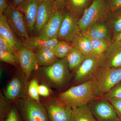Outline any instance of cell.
Listing matches in <instances>:
<instances>
[{
	"mask_svg": "<svg viewBox=\"0 0 121 121\" xmlns=\"http://www.w3.org/2000/svg\"><path fill=\"white\" fill-rule=\"evenodd\" d=\"M98 97L93 79L60 93L57 99L72 109L89 105Z\"/></svg>",
	"mask_w": 121,
	"mask_h": 121,
	"instance_id": "cell-1",
	"label": "cell"
},
{
	"mask_svg": "<svg viewBox=\"0 0 121 121\" xmlns=\"http://www.w3.org/2000/svg\"><path fill=\"white\" fill-rule=\"evenodd\" d=\"M110 13L106 0H94L78 21L81 33L84 34L91 26L107 20Z\"/></svg>",
	"mask_w": 121,
	"mask_h": 121,
	"instance_id": "cell-2",
	"label": "cell"
},
{
	"mask_svg": "<svg viewBox=\"0 0 121 121\" xmlns=\"http://www.w3.org/2000/svg\"><path fill=\"white\" fill-rule=\"evenodd\" d=\"M97 91L98 97L101 98L121 82V67H99L93 78Z\"/></svg>",
	"mask_w": 121,
	"mask_h": 121,
	"instance_id": "cell-3",
	"label": "cell"
},
{
	"mask_svg": "<svg viewBox=\"0 0 121 121\" xmlns=\"http://www.w3.org/2000/svg\"><path fill=\"white\" fill-rule=\"evenodd\" d=\"M16 107L21 121H50L44 106L33 99H19Z\"/></svg>",
	"mask_w": 121,
	"mask_h": 121,
	"instance_id": "cell-4",
	"label": "cell"
},
{
	"mask_svg": "<svg viewBox=\"0 0 121 121\" xmlns=\"http://www.w3.org/2000/svg\"><path fill=\"white\" fill-rule=\"evenodd\" d=\"M69 69L66 57L57 60L52 65L44 67L43 74L48 80L58 88L63 86L69 80Z\"/></svg>",
	"mask_w": 121,
	"mask_h": 121,
	"instance_id": "cell-5",
	"label": "cell"
},
{
	"mask_svg": "<svg viewBox=\"0 0 121 121\" xmlns=\"http://www.w3.org/2000/svg\"><path fill=\"white\" fill-rule=\"evenodd\" d=\"M12 30L22 43L29 37L23 15L17 8L9 5L4 13Z\"/></svg>",
	"mask_w": 121,
	"mask_h": 121,
	"instance_id": "cell-6",
	"label": "cell"
},
{
	"mask_svg": "<svg viewBox=\"0 0 121 121\" xmlns=\"http://www.w3.org/2000/svg\"><path fill=\"white\" fill-rule=\"evenodd\" d=\"M91 112L98 121H119L114 108L108 100L101 98L89 104Z\"/></svg>",
	"mask_w": 121,
	"mask_h": 121,
	"instance_id": "cell-7",
	"label": "cell"
},
{
	"mask_svg": "<svg viewBox=\"0 0 121 121\" xmlns=\"http://www.w3.org/2000/svg\"><path fill=\"white\" fill-rule=\"evenodd\" d=\"M78 21L67 9L65 10L63 18L58 35L59 41L65 40L70 43L82 34Z\"/></svg>",
	"mask_w": 121,
	"mask_h": 121,
	"instance_id": "cell-8",
	"label": "cell"
},
{
	"mask_svg": "<svg viewBox=\"0 0 121 121\" xmlns=\"http://www.w3.org/2000/svg\"><path fill=\"white\" fill-rule=\"evenodd\" d=\"M58 7L55 0H41L37 11L35 25V33L37 36L53 16Z\"/></svg>",
	"mask_w": 121,
	"mask_h": 121,
	"instance_id": "cell-9",
	"label": "cell"
},
{
	"mask_svg": "<svg viewBox=\"0 0 121 121\" xmlns=\"http://www.w3.org/2000/svg\"><path fill=\"white\" fill-rule=\"evenodd\" d=\"M43 105L50 121H70L72 109L57 99L48 100Z\"/></svg>",
	"mask_w": 121,
	"mask_h": 121,
	"instance_id": "cell-10",
	"label": "cell"
},
{
	"mask_svg": "<svg viewBox=\"0 0 121 121\" xmlns=\"http://www.w3.org/2000/svg\"><path fill=\"white\" fill-rule=\"evenodd\" d=\"M99 67H121V41H112L107 50L99 58Z\"/></svg>",
	"mask_w": 121,
	"mask_h": 121,
	"instance_id": "cell-11",
	"label": "cell"
},
{
	"mask_svg": "<svg viewBox=\"0 0 121 121\" xmlns=\"http://www.w3.org/2000/svg\"><path fill=\"white\" fill-rule=\"evenodd\" d=\"M65 9L58 7L53 16L44 26L37 36L40 39L49 40L52 39H58Z\"/></svg>",
	"mask_w": 121,
	"mask_h": 121,
	"instance_id": "cell-12",
	"label": "cell"
},
{
	"mask_svg": "<svg viewBox=\"0 0 121 121\" xmlns=\"http://www.w3.org/2000/svg\"><path fill=\"white\" fill-rule=\"evenodd\" d=\"M99 59L94 56L86 57L76 69L74 82L82 83L92 79L99 68Z\"/></svg>",
	"mask_w": 121,
	"mask_h": 121,
	"instance_id": "cell-13",
	"label": "cell"
},
{
	"mask_svg": "<svg viewBox=\"0 0 121 121\" xmlns=\"http://www.w3.org/2000/svg\"><path fill=\"white\" fill-rule=\"evenodd\" d=\"M41 0H25L17 8L23 14L29 33H35L37 11Z\"/></svg>",
	"mask_w": 121,
	"mask_h": 121,
	"instance_id": "cell-14",
	"label": "cell"
},
{
	"mask_svg": "<svg viewBox=\"0 0 121 121\" xmlns=\"http://www.w3.org/2000/svg\"><path fill=\"white\" fill-rule=\"evenodd\" d=\"M17 49L21 67L26 80H27L32 72L35 69L38 65L35 53L25 47L23 43L20 44Z\"/></svg>",
	"mask_w": 121,
	"mask_h": 121,
	"instance_id": "cell-15",
	"label": "cell"
},
{
	"mask_svg": "<svg viewBox=\"0 0 121 121\" xmlns=\"http://www.w3.org/2000/svg\"><path fill=\"white\" fill-rule=\"evenodd\" d=\"M25 79L19 75L16 76L12 79L4 91V95L6 98L13 101L27 98Z\"/></svg>",
	"mask_w": 121,
	"mask_h": 121,
	"instance_id": "cell-16",
	"label": "cell"
},
{
	"mask_svg": "<svg viewBox=\"0 0 121 121\" xmlns=\"http://www.w3.org/2000/svg\"><path fill=\"white\" fill-rule=\"evenodd\" d=\"M94 0H65V8L78 21Z\"/></svg>",
	"mask_w": 121,
	"mask_h": 121,
	"instance_id": "cell-17",
	"label": "cell"
},
{
	"mask_svg": "<svg viewBox=\"0 0 121 121\" xmlns=\"http://www.w3.org/2000/svg\"><path fill=\"white\" fill-rule=\"evenodd\" d=\"M59 41L58 39H52L49 40H43L36 36H29L23 43V44L26 48L35 52L42 48L53 49Z\"/></svg>",
	"mask_w": 121,
	"mask_h": 121,
	"instance_id": "cell-18",
	"label": "cell"
},
{
	"mask_svg": "<svg viewBox=\"0 0 121 121\" xmlns=\"http://www.w3.org/2000/svg\"><path fill=\"white\" fill-rule=\"evenodd\" d=\"M110 30L108 25L102 22L91 26L83 35L91 39L111 40Z\"/></svg>",
	"mask_w": 121,
	"mask_h": 121,
	"instance_id": "cell-19",
	"label": "cell"
},
{
	"mask_svg": "<svg viewBox=\"0 0 121 121\" xmlns=\"http://www.w3.org/2000/svg\"><path fill=\"white\" fill-rule=\"evenodd\" d=\"M0 35L9 41L17 48L20 44L23 43L17 39L4 14L0 15Z\"/></svg>",
	"mask_w": 121,
	"mask_h": 121,
	"instance_id": "cell-20",
	"label": "cell"
},
{
	"mask_svg": "<svg viewBox=\"0 0 121 121\" xmlns=\"http://www.w3.org/2000/svg\"><path fill=\"white\" fill-rule=\"evenodd\" d=\"M35 53L37 63L40 66H48L58 60L52 49L49 48H41Z\"/></svg>",
	"mask_w": 121,
	"mask_h": 121,
	"instance_id": "cell-21",
	"label": "cell"
},
{
	"mask_svg": "<svg viewBox=\"0 0 121 121\" xmlns=\"http://www.w3.org/2000/svg\"><path fill=\"white\" fill-rule=\"evenodd\" d=\"M71 43L74 48L82 53L86 58L94 56L91 39L86 35L81 34Z\"/></svg>",
	"mask_w": 121,
	"mask_h": 121,
	"instance_id": "cell-22",
	"label": "cell"
},
{
	"mask_svg": "<svg viewBox=\"0 0 121 121\" xmlns=\"http://www.w3.org/2000/svg\"><path fill=\"white\" fill-rule=\"evenodd\" d=\"M70 121H97L88 105L72 109Z\"/></svg>",
	"mask_w": 121,
	"mask_h": 121,
	"instance_id": "cell-23",
	"label": "cell"
},
{
	"mask_svg": "<svg viewBox=\"0 0 121 121\" xmlns=\"http://www.w3.org/2000/svg\"><path fill=\"white\" fill-rule=\"evenodd\" d=\"M69 70L71 71L77 69L86 59V56L78 51L73 48L66 57Z\"/></svg>",
	"mask_w": 121,
	"mask_h": 121,
	"instance_id": "cell-24",
	"label": "cell"
},
{
	"mask_svg": "<svg viewBox=\"0 0 121 121\" xmlns=\"http://www.w3.org/2000/svg\"><path fill=\"white\" fill-rule=\"evenodd\" d=\"M107 20L114 38L121 32V9L111 12Z\"/></svg>",
	"mask_w": 121,
	"mask_h": 121,
	"instance_id": "cell-25",
	"label": "cell"
},
{
	"mask_svg": "<svg viewBox=\"0 0 121 121\" xmlns=\"http://www.w3.org/2000/svg\"><path fill=\"white\" fill-rule=\"evenodd\" d=\"M93 56L99 58L104 54L111 43V40L101 39L99 40L91 39Z\"/></svg>",
	"mask_w": 121,
	"mask_h": 121,
	"instance_id": "cell-26",
	"label": "cell"
},
{
	"mask_svg": "<svg viewBox=\"0 0 121 121\" xmlns=\"http://www.w3.org/2000/svg\"><path fill=\"white\" fill-rule=\"evenodd\" d=\"M73 48L71 43L60 40L52 50L57 58L62 59L65 58Z\"/></svg>",
	"mask_w": 121,
	"mask_h": 121,
	"instance_id": "cell-27",
	"label": "cell"
},
{
	"mask_svg": "<svg viewBox=\"0 0 121 121\" xmlns=\"http://www.w3.org/2000/svg\"><path fill=\"white\" fill-rule=\"evenodd\" d=\"M0 60L15 66L20 63L17 56L8 51L0 49Z\"/></svg>",
	"mask_w": 121,
	"mask_h": 121,
	"instance_id": "cell-28",
	"label": "cell"
},
{
	"mask_svg": "<svg viewBox=\"0 0 121 121\" xmlns=\"http://www.w3.org/2000/svg\"><path fill=\"white\" fill-rule=\"evenodd\" d=\"M38 81L36 79H32L29 84L27 91L28 95L32 99L39 102L40 98L38 92Z\"/></svg>",
	"mask_w": 121,
	"mask_h": 121,
	"instance_id": "cell-29",
	"label": "cell"
},
{
	"mask_svg": "<svg viewBox=\"0 0 121 121\" xmlns=\"http://www.w3.org/2000/svg\"><path fill=\"white\" fill-rule=\"evenodd\" d=\"M0 49L8 51L17 56V48L9 41L0 35Z\"/></svg>",
	"mask_w": 121,
	"mask_h": 121,
	"instance_id": "cell-30",
	"label": "cell"
},
{
	"mask_svg": "<svg viewBox=\"0 0 121 121\" xmlns=\"http://www.w3.org/2000/svg\"><path fill=\"white\" fill-rule=\"evenodd\" d=\"M110 98H117L121 99V82L117 84L109 92L101 98L106 99Z\"/></svg>",
	"mask_w": 121,
	"mask_h": 121,
	"instance_id": "cell-31",
	"label": "cell"
},
{
	"mask_svg": "<svg viewBox=\"0 0 121 121\" xmlns=\"http://www.w3.org/2000/svg\"><path fill=\"white\" fill-rule=\"evenodd\" d=\"M4 121H21L16 106L10 109Z\"/></svg>",
	"mask_w": 121,
	"mask_h": 121,
	"instance_id": "cell-32",
	"label": "cell"
},
{
	"mask_svg": "<svg viewBox=\"0 0 121 121\" xmlns=\"http://www.w3.org/2000/svg\"><path fill=\"white\" fill-rule=\"evenodd\" d=\"M105 99L108 100L112 104L118 116L121 120V99L117 98H110Z\"/></svg>",
	"mask_w": 121,
	"mask_h": 121,
	"instance_id": "cell-33",
	"label": "cell"
},
{
	"mask_svg": "<svg viewBox=\"0 0 121 121\" xmlns=\"http://www.w3.org/2000/svg\"><path fill=\"white\" fill-rule=\"evenodd\" d=\"M107 3L110 12L121 9V0H108Z\"/></svg>",
	"mask_w": 121,
	"mask_h": 121,
	"instance_id": "cell-34",
	"label": "cell"
},
{
	"mask_svg": "<svg viewBox=\"0 0 121 121\" xmlns=\"http://www.w3.org/2000/svg\"><path fill=\"white\" fill-rule=\"evenodd\" d=\"M39 95L43 97H47L50 95V91L49 88L44 84L39 85L38 87Z\"/></svg>",
	"mask_w": 121,
	"mask_h": 121,
	"instance_id": "cell-35",
	"label": "cell"
},
{
	"mask_svg": "<svg viewBox=\"0 0 121 121\" xmlns=\"http://www.w3.org/2000/svg\"><path fill=\"white\" fill-rule=\"evenodd\" d=\"M10 4L9 0H0V15L4 14Z\"/></svg>",
	"mask_w": 121,
	"mask_h": 121,
	"instance_id": "cell-36",
	"label": "cell"
},
{
	"mask_svg": "<svg viewBox=\"0 0 121 121\" xmlns=\"http://www.w3.org/2000/svg\"><path fill=\"white\" fill-rule=\"evenodd\" d=\"M25 0H11L10 4L13 7L16 8Z\"/></svg>",
	"mask_w": 121,
	"mask_h": 121,
	"instance_id": "cell-37",
	"label": "cell"
},
{
	"mask_svg": "<svg viewBox=\"0 0 121 121\" xmlns=\"http://www.w3.org/2000/svg\"><path fill=\"white\" fill-rule=\"evenodd\" d=\"M59 7L63 9L65 8V0H55Z\"/></svg>",
	"mask_w": 121,
	"mask_h": 121,
	"instance_id": "cell-38",
	"label": "cell"
},
{
	"mask_svg": "<svg viewBox=\"0 0 121 121\" xmlns=\"http://www.w3.org/2000/svg\"><path fill=\"white\" fill-rule=\"evenodd\" d=\"M112 41H121V32L114 37Z\"/></svg>",
	"mask_w": 121,
	"mask_h": 121,
	"instance_id": "cell-39",
	"label": "cell"
},
{
	"mask_svg": "<svg viewBox=\"0 0 121 121\" xmlns=\"http://www.w3.org/2000/svg\"><path fill=\"white\" fill-rule=\"evenodd\" d=\"M9 0V1H10V3H11V0Z\"/></svg>",
	"mask_w": 121,
	"mask_h": 121,
	"instance_id": "cell-40",
	"label": "cell"
},
{
	"mask_svg": "<svg viewBox=\"0 0 121 121\" xmlns=\"http://www.w3.org/2000/svg\"><path fill=\"white\" fill-rule=\"evenodd\" d=\"M0 121H3V120H0Z\"/></svg>",
	"mask_w": 121,
	"mask_h": 121,
	"instance_id": "cell-41",
	"label": "cell"
},
{
	"mask_svg": "<svg viewBox=\"0 0 121 121\" xmlns=\"http://www.w3.org/2000/svg\"></svg>",
	"mask_w": 121,
	"mask_h": 121,
	"instance_id": "cell-42",
	"label": "cell"
}]
</instances>
